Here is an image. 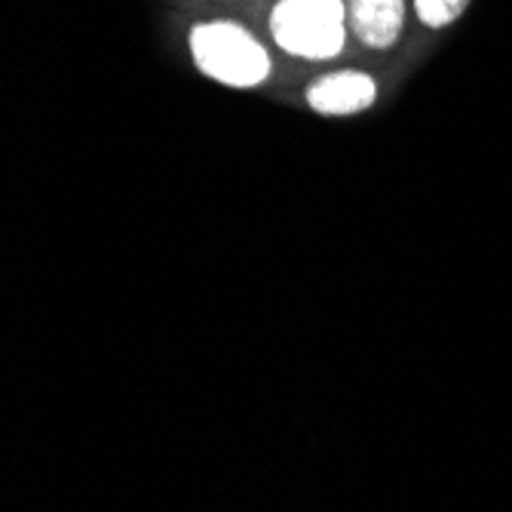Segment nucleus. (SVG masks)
<instances>
[{
  "label": "nucleus",
  "instance_id": "f257e3e1",
  "mask_svg": "<svg viewBox=\"0 0 512 512\" xmlns=\"http://www.w3.org/2000/svg\"><path fill=\"white\" fill-rule=\"evenodd\" d=\"M194 65L215 83L230 89H255L270 77V56L264 43L243 25L215 19L200 22L188 34Z\"/></svg>",
  "mask_w": 512,
  "mask_h": 512
},
{
  "label": "nucleus",
  "instance_id": "f03ea898",
  "mask_svg": "<svg viewBox=\"0 0 512 512\" xmlns=\"http://www.w3.org/2000/svg\"><path fill=\"white\" fill-rule=\"evenodd\" d=\"M347 0H276L270 37L289 56L325 62L347 43Z\"/></svg>",
  "mask_w": 512,
  "mask_h": 512
},
{
  "label": "nucleus",
  "instance_id": "7ed1b4c3",
  "mask_svg": "<svg viewBox=\"0 0 512 512\" xmlns=\"http://www.w3.org/2000/svg\"><path fill=\"white\" fill-rule=\"evenodd\" d=\"M375 99H378V80L365 71H356V68L322 74V77L310 80L304 89V102L310 105V111H316L322 117L362 114L375 105Z\"/></svg>",
  "mask_w": 512,
  "mask_h": 512
},
{
  "label": "nucleus",
  "instance_id": "20e7f679",
  "mask_svg": "<svg viewBox=\"0 0 512 512\" xmlns=\"http://www.w3.org/2000/svg\"><path fill=\"white\" fill-rule=\"evenodd\" d=\"M347 22L368 50H390L402 37L405 0H347Z\"/></svg>",
  "mask_w": 512,
  "mask_h": 512
},
{
  "label": "nucleus",
  "instance_id": "39448f33",
  "mask_svg": "<svg viewBox=\"0 0 512 512\" xmlns=\"http://www.w3.org/2000/svg\"><path fill=\"white\" fill-rule=\"evenodd\" d=\"M470 0H414V16L427 28H448L467 13Z\"/></svg>",
  "mask_w": 512,
  "mask_h": 512
}]
</instances>
